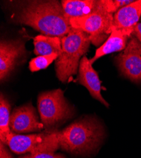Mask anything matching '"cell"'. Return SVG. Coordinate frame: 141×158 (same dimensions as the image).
Listing matches in <instances>:
<instances>
[{
    "mask_svg": "<svg viewBox=\"0 0 141 158\" xmlns=\"http://www.w3.org/2000/svg\"><path fill=\"white\" fill-rule=\"evenodd\" d=\"M113 14L96 9L85 16L70 20L71 27L81 30L90 37L91 43L101 46L110 37L113 26Z\"/></svg>",
    "mask_w": 141,
    "mask_h": 158,
    "instance_id": "obj_6",
    "label": "cell"
},
{
    "mask_svg": "<svg viewBox=\"0 0 141 158\" xmlns=\"http://www.w3.org/2000/svg\"><path fill=\"white\" fill-rule=\"evenodd\" d=\"M44 130L39 134H17L11 132L5 142L11 152L17 154L36 155L56 152L60 149L58 131Z\"/></svg>",
    "mask_w": 141,
    "mask_h": 158,
    "instance_id": "obj_5",
    "label": "cell"
},
{
    "mask_svg": "<svg viewBox=\"0 0 141 158\" xmlns=\"http://www.w3.org/2000/svg\"><path fill=\"white\" fill-rule=\"evenodd\" d=\"M26 51L25 43L17 40H2L0 43V79L5 81L14 70Z\"/></svg>",
    "mask_w": 141,
    "mask_h": 158,
    "instance_id": "obj_9",
    "label": "cell"
},
{
    "mask_svg": "<svg viewBox=\"0 0 141 158\" xmlns=\"http://www.w3.org/2000/svg\"><path fill=\"white\" fill-rule=\"evenodd\" d=\"M34 54L37 56L61 53V39L58 37L38 35L34 38Z\"/></svg>",
    "mask_w": 141,
    "mask_h": 158,
    "instance_id": "obj_14",
    "label": "cell"
},
{
    "mask_svg": "<svg viewBox=\"0 0 141 158\" xmlns=\"http://www.w3.org/2000/svg\"><path fill=\"white\" fill-rule=\"evenodd\" d=\"M19 158H68L66 156L60 153L50 152L42 153L36 155H31L30 154H24Z\"/></svg>",
    "mask_w": 141,
    "mask_h": 158,
    "instance_id": "obj_18",
    "label": "cell"
},
{
    "mask_svg": "<svg viewBox=\"0 0 141 158\" xmlns=\"http://www.w3.org/2000/svg\"><path fill=\"white\" fill-rule=\"evenodd\" d=\"M17 22L30 26L46 35L62 38L71 26L58 1H32L22 9Z\"/></svg>",
    "mask_w": 141,
    "mask_h": 158,
    "instance_id": "obj_2",
    "label": "cell"
},
{
    "mask_svg": "<svg viewBox=\"0 0 141 158\" xmlns=\"http://www.w3.org/2000/svg\"><path fill=\"white\" fill-rule=\"evenodd\" d=\"M140 16L141 0L133 1L131 3L121 8L114 14L113 27L123 31L131 37L134 34Z\"/></svg>",
    "mask_w": 141,
    "mask_h": 158,
    "instance_id": "obj_11",
    "label": "cell"
},
{
    "mask_svg": "<svg viewBox=\"0 0 141 158\" xmlns=\"http://www.w3.org/2000/svg\"><path fill=\"white\" fill-rule=\"evenodd\" d=\"M61 39L62 51L56 60L55 70L59 81L65 83L77 73L80 59L88 51L91 41L89 34L72 27Z\"/></svg>",
    "mask_w": 141,
    "mask_h": 158,
    "instance_id": "obj_3",
    "label": "cell"
},
{
    "mask_svg": "<svg viewBox=\"0 0 141 158\" xmlns=\"http://www.w3.org/2000/svg\"><path fill=\"white\" fill-rule=\"evenodd\" d=\"M77 81L88 90L94 99L99 101L106 107L109 108V103L101 94V82L98 74L93 69L90 61L85 56H84L81 60L79 67V76Z\"/></svg>",
    "mask_w": 141,
    "mask_h": 158,
    "instance_id": "obj_10",
    "label": "cell"
},
{
    "mask_svg": "<svg viewBox=\"0 0 141 158\" xmlns=\"http://www.w3.org/2000/svg\"><path fill=\"white\" fill-rule=\"evenodd\" d=\"M130 37L123 31L113 27L111 33L107 40L96 51L94 56L89 60L93 64L97 60L105 55L125 49Z\"/></svg>",
    "mask_w": 141,
    "mask_h": 158,
    "instance_id": "obj_12",
    "label": "cell"
},
{
    "mask_svg": "<svg viewBox=\"0 0 141 158\" xmlns=\"http://www.w3.org/2000/svg\"><path fill=\"white\" fill-rule=\"evenodd\" d=\"M121 73L132 82H141V42L133 37L115 58Z\"/></svg>",
    "mask_w": 141,
    "mask_h": 158,
    "instance_id": "obj_7",
    "label": "cell"
},
{
    "mask_svg": "<svg viewBox=\"0 0 141 158\" xmlns=\"http://www.w3.org/2000/svg\"><path fill=\"white\" fill-rule=\"evenodd\" d=\"M6 144L0 142V158H14V156Z\"/></svg>",
    "mask_w": 141,
    "mask_h": 158,
    "instance_id": "obj_19",
    "label": "cell"
},
{
    "mask_svg": "<svg viewBox=\"0 0 141 158\" xmlns=\"http://www.w3.org/2000/svg\"><path fill=\"white\" fill-rule=\"evenodd\" d=\"M58 57V55L57 54L38 56L36 58L32 59L29 62V70L32 72H35L43 69H45L55 60H56Z\"/></svg>",
    "mask_w": 141,
    "mask_h": 158,
    "instance_id": "obj_17",
    "label": "cell"
},
{
    "mask_svg": "<svg viewBox=\"0 0 141 158\" xmlns=\"http://www.w3.org/2000/svg\"><path fill=\"white\" fill-rule=\"evenodd\" d=\"M10 128L11 132L22 134L44 130L37 111L31 102L15 108L11 113Z\"/></svg>",
    "mask_w": 141,
    "mask_h": 158,
    "instance_id": "obj_8",
    "label": "cell"
},
{
    "mask_svg": "<svg viewBox=\"0 0 141 158\" xmlns=\"http://www.w3.org/2000/svg\"><path fill=\"white\" fill-rule=\"evenodd\" d=\"M96 2L94 0H63L61 3L65 17L70 20L91 14L95 8Z\"/></svg>",
    "mask_w": 141,
    "mask_h": 158,
    "instance_id": "obj_13",
    "label": "cell"
},
{
    "mask_svg": "<svg viewBox=\"0 0 141 158\" xmlns=\"http://www.w3.org/2000/svg\"><path fill=\"white\" fill-rule=\"evenodd\" d=\"M132 2L125 0H99L96 2L95 8L113 14L121 8L131 3Z\"/></svg>",
    "mask_w": 141,
    "mask_h": 158,
    "instance_id": "obj_16",
    "label": "cell"
},
{
    "mask_svg": "<svg viewBox=\"0 0 141 158\" xmlns=\"http://www.w3.org/2000/svg\"><path fill=\"white\" fill-rule=\"evenodd\" d=\"M138 40L141 42V23H138L135 27L133 34Z\"/></svg>",
    "mask_w": 141,
    "mask_h": 158,
    "instance_id": "obj_20",
    "label": "cell"
},
{
    "mask_svg": "<svg viewBox=\"0 0 141 158\" xmlns=\"http://www.w3.org/2000/svg\"><path fill=\"white\" fill-rule=\"evenodd\" d=\"M11 105L9 100L1 93L0 96V142H5L7 136L11 132L10 128Z\"/></svg>",
    "mask_w": 141,
    "mask_h": 158,
    "instance_id": "obj_15",
    "label": "cell"
},
{
    "mask_svg": "<svg viewBox=\"0 0 141 158\" xmlns=\"http://www.w3.org/2000/svg\"><path fill=\"white\" fill-rule=\"evenodd\" d=\"M37 108L46 130H56L75 114V110L60 89L45 91L39 94Z\"/></svg>",
    "mask_w": 141,
    "mask_h": 158,
    "instance_id": "obj_4",
    "label": "cell"
},
{
    "mask_svg": "<svg viewBox=\"0 0 141 158\" xmlns=\"http://www.w3.org/2000/svg\"><path fill=\"white\" fill-rule=\"evenodd\" d=\"M105 134L103 125L96 117L84 116L58 130L60 149L75 157L91 158L100 150Z\"/></svg>",
    "mask_w": 141,
    "mask_h": 158,
    "instance_id": "obj_1",
    "label": "cell"
}]
</instances>
